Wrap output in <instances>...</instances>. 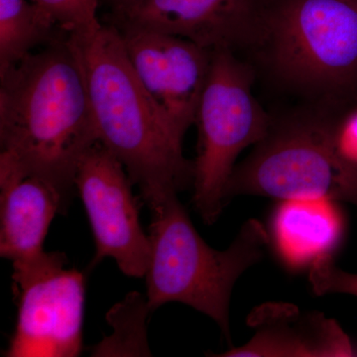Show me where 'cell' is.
I'll use <instances>...</instances> for the list:
<instances>
[{
	"label": "cell",
	"mask_w": 357,
	"mask_h": 357,
	"mask_svg": "<svg viewBox=\"0 0 357 357\" xmlns=\"http://www.w3.org/2000/svg\"><path fill=\"white\" fill-rule=\"evenodd\" d=\"M132 185L121 162L100 141L79 160L75 187L95 237L93 265L112 258L126 276L142 278L149 265L151 243L140 223Z\"/></svg>",
	"instance_id": "7"
},
{
	"label": "cell",
	"mask_w": 357,
	"mask_h": 357,
	"mask_svg": "<svg viewBox=\"0 0 357 357\" xmlns=\"http://www.w3.org/2000/svg\"><path fill=\"white\" fill-rule=\"evenodd\" d=\"M272 218L275 246L292 268L332 256L342 241L344 220L335 202L326 199H282Z\"/></svg>",
	"instance_id": "13"
},
{
	"label": "cell",
	"mask_w": 357,
	"mask_h": 357,
	"mask_svg": "<svg viewBox=\"0 0 357 357\" xmlns=\"http://www.w3.org/2000/svg\"><path fill=\"white\" fill-rule=\"evenodd\" d=\"M151 255L146 278L150 312L180 302L213 319L230 342L229 303L236 281L262 259L269 234L257 220L244 223L225 250L199 236L177 195L149 204Z\"/></svg>",
	"instance_id": "3"
},
{
	"label": "cell",
	"mask_w": 357,
	"mask_h": 357,
	"mask_svg": "<svg viewBox=\"0 0 357 357\" xmlns=\"http://www.w3.org/2000/svg\"><path fill=\"white\" fill-rule=\"evenodd\" d=\"M116 28L143 88L184 139L196 123L213 51L167 33L133 26Z\"/></svg>",
	"instance_id": "9"
},
{
	"label": "cell",
	"mask_w": 357,
	"mask_h": 357,
	"mask_svg": "<svg viewBox=\"0 0 357 357\" xmlns=\"http://www.w3.org/2000/svg\"><path fill=\"white\" fill-rule=\"evenodd\" d=\"M267 18L255 13L253 0H142L110 13L109 23L175 35L208 50L259 44Z\"/></svg>",
	"instance_id": "10"
},
{
	"label": "cell",
	"mask_w": 357,
	"mask_h": 357,
	"mask_svg": "<svg viewBox=\"0 0 357 357\" xmlns=\"http://www.w3.org/2000/svg\"><path fill=\"white\" fill-rule=\"evenodd\" d=\"M66 264L13 282L17 319L6 356L76 357L83 351L86 279Z\"/></svg>",
	"instance_id": "8"
},
{
	"label": "cell",
	"mask_w": 357,
	"mask_h": 357,
	"mask_svg": "<svg viewBox=\"0 0 357 357\" xmlns=\"http://www.w3.org/2000/svg\"><path fill=\"white\" fill-rule=\"evenodd\" d=\"M68 35L95 31L100 0H32Z\"/></svg>",
	"instance_id": "16"
},
{
	"label": "cell",
	"mask_w": 357,
	"mask_h": 357,
	"mask_svg": "<svg viewBox=\"0 0 357 357\" xmlns=\"http://www.w3.org/2000/svg\"><path fill=\"white\" fill-rule=\"evenodd\" d=\"M86 86L98 141L121 162L149 204L178 195L194 180L183 140L148 95L110 23L68 35Z\"/></svg>",
	"instance_id": "2"
},
{
	"label": "cell",
	"mask_w": 357,
	"mask_h": 357,
	"mask_svg": "<svg viewBox=\"0 0 357 357\" xmlns=\"http://www.w3.org/2000/svg\"><path fill=\"white\" fill-rule=\"evenodd\" d=\"M309 279L316 295L338 293L357 297V274L335 266L332 256L319 258L312 263Z\"/></svg>",
	"instance_id": "17"
},
{
	"label": "cell",
	"mask_w": 357,
	"mask_h": 357,
	"mask_svg": "<svg viewBox=\"0 0 357 357\" xmlns=\"http://www.w3.org/2000/svg\"><path fill=\"white\" fill-rule=\"evenodd\" d=\"M67 35L32 0H0V75Z\"/></svg>",
	"instance_id": "14"
},
{
	"label": "cell",
	"mask_w": 357,
	"mask_h": 357,
	"mask_svg": "<svg viewBox=\"0 0 357 357\" xmlns=\"http://www.w3.org/2000/svg\"><path fill=\"white\" fill-rule=\"evenodd\" d=\"M147 299L141 294H129L126 299L115 305L107 314L114 331L93 351L95 356H151L146 335Z\"/></svg>",
	"instance_id": "15"
},
{
	"label": "cell",
	"mask_w": 357,
	"mask_h": 357,
	"mask_svg": "<svg viewBox=\"0 0 357 357\" xmlns=\"http://www.w3.org/2000/svg\"><path fill=\"white\" fill-rule=\"evenodd\" d=\"M109 6L110 13L114 11L124 10L129 7L139 3L142 0H103Z\"/></svg>",
	"instance_id": "19"
},
{
	"label": "cell",
	"mask_w": 357,
	"mask_h": 357,
	"mask_svg": "<svg viewBox=\"0 0 357 357\" xmlns=\"http://www.w3.org/2000/svg\"><path fill=\"white\" fill-rule=\"evenodd\" d=\"M259 44L278 79L330 102L357 95V0H292L267 18Z\"/></svg>",
	"instance_id": "5"
},
{
	"label": "cell",
	"mask_w": 357,
	"mask_h": 357,
	"mask_svg": "<svg viewBox=\"0 0 357 357\" xmlns=\"http://www.w3.org/2000/svg\"><path fill=\"white\" fill-rule=\"evenodd\" d=\"M62 195L34 176H0V255L13 269L39 264L51 252L45 238L54 218L65 213Z\"/></svg>",
	"instance_id": "12"
},
{
	"label": "cell",
	"mask_w": 357,
	"mask_h": 357,
	"mask_svg": "<svg viewBox=\"0 0 357 357\" xmlns=\"http://www.w3.org/2000/svg\"><path fill=\"white\" fill-rule=\"evenodd\" d=\"M251 84L252 73L234 51H213L197 112L198 155L192 162V203L206 225L217 222L227 206L225 190L237 157L260 142L271 126Z\"/></svg>",
	"instance_id": "6"
},
{
	"label": "cell",
	"mask_w": 357,
	"mask_h": 357,
	"mask_svg": "<svg viewBox=\"0 0 357 357\" xmlns=\"http://www.w3.org/2000/svg\"><path fill=\"white\" fill-rule=\"evenodd\" d=\"M337 117L294 115L275 124L234 168L225 199L239 195L279 199H326L357 206V165L340 154Z\"/></svg>",
	"instance_id": "4"
},
{
	"label": "cell",
	"mask_w": 357,
	"mask_h": 357,
	"mask_svg": "<svg viewBox=\"0 0 357 357\" xmlns=\"http://www.w3.org/2000/svg\"><path fill=\"white\" fill-rule=\"evenodd\" d=\"M335 139L340 154L357 165V107L337 117Z\"/></svg>",
	"instance_id": "18"
},
{
	"label": "cell",
	"mask_w": 357,
	"mask_h": 357,
	"mask_svg": "<svg viewBox=\"0 0 357 357\" xmlns=\"http://www.w3.org/2000/svg\"><path fill=\"white\" fill-rule=\"evenodd\" d=\"M255 335L225 357H351L357 349L335 319L287 303L256 307L248 319Z\"/></svg>",
	"instance_id": "11"
},
{
	"label": "cell",
	"mask_w": 357,
	"mask_h": 357,
	"mask_svg": "<svg viewBox=\"0 0 357 357\" xmlns=\"http://www.w3.org/2000/svg\"><path fill=\"white\" fill-rule=\"evenodd\" d=\"M98 142L83 70L67 36L0 75V176H34L68 206L79 160Z\"/></svg>",
	"instance_id": "1"
}]
</instances>
